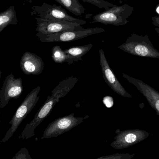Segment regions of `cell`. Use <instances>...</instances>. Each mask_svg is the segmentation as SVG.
Wrapping results in <instances>:
<instances>
[{"label":"cell","mask_w":159,"mask_h":159,"mask_svg":"<svg viewBox=\"0 0 159 159\" xmlns=\"http://www.w3.org/2000/svg\"><path fill=\"white\" fill-rule=\"evenodd\" d=\"M78 81L79 80L76 77L71 76L60 81L52 91V95L47 97L44 104L34 116L33 120L26 125L18 139H27L34 136L36 128L49 116L54 106L60 101V98L66 96Z\"/></svg>","instance_id":"cell-1"},{"label":"cell","mask_w":159,"mask_h":159,"mask_svg":"<svg viewBox=\"0 0 159 159\" xmlns=\"http://www.w3.org/2000/svg\"><path fill=\"white\" fill-rule=\"evenodd\" d=\"M118 48L136 56L159 58V51L154 48L147 34L145 36L131 34Z\"/></svg>","instance_id":"cell-2"},{"label":"cell","mask_w":159,"mask_h":159,"mask_svg":"<svg viewBox=\"0 0 159 159\" xmlns=\"http://www.w3.org/2000/svg\"><path fill=\"white\" fill-rule=\"evenodd\" d=\"M41 89L40 86H38L26 96L9 122L11 125V127L7 131L3 139L1 140V142H6L13 136L21 123L35 107L39 99V94Z\"/></svg>","instance_id":"cell-3"},{"label":"cell","mask_w":159,"mask_h":159,"mask_svg":"<svg viewBox=\"0 0 159 159\" xmlns=\"http://www.w3.org/2000/svg\"><path fill=\"white\" fill-rule=\"evenodd\" d=\"M134 8L129 4L116 6L106 10L93 17L92 23H100L105 25H125L129 23L127 19L133 14Z\"/></svg>","instance_id":"cell-4"},{"label":"cell","mask_w":159,"mask_h":159,"mask_svg":"<svg viewBox=\"0 0 159 159\" xmlns=\"http://www.w3.org/2000/svg\"><path fill=\"white\" fill-rule=\"evenodd\" d=\"M32 15L37 16L39 18L49 20H64L71 23L84 25L86 22L82 19L74 18L68 14L65 9L56 4L43 3L41 6H34L32 8Z\"/></svg>","instance_id":"cell-5"},{"label":"cell","mask_w":159,"mask_h":159,"mask_svg":"<svg viewBox=\"0 0 159 159\" xmlns=\"http://www.w3.org/2000/svg\"><path fill=\"white\" fill-rule=\"evenodd\" d=\"M104 32H105V30L103 28L96 27L93 28L84 29L81 30H71L58 32L48 35L38 33L36 34V36L42 43L56 42H67L84 39L88 36Z\"/></svg>","instance_id":"cell-6"},{"label":"cell","mask_w":159,"mask_h":159,"mask_svg":"<svg viewBox=\"0 0 159 159\" xmlns=\"http://www.w3.org/2000/svg\"><path fill=\"white\" fill-rule=\"evenodd\" d=\"M72 113L55 120L48 125L43 132L41 139L57 137L80 124L83 121L82 117H76Z\"/></svg>","instance_id":"cell-7"},{"label":"cell","mask_w":159,"mask_h":159,"mask_svg":"<svg viewBox=\"0 0 159 159\" xmlns=\"http://www.w3.org/2000/svg\"><path fill=\"white\" fill-rule=\"evenodd\" d=\"M117 135L111 144V147L115 149L126 148L145 140L149 135L148 132L141 129H128L120 131L117 129Z\"/></svg>","instance_id":"cell-8"},{"label":"cell","mask_w":159,"mask_h":159,"mask_svg":"<svg viewBox=\"0 0 159 159\" xmlns=\"http://www.w3.org/2000/svg\"><path fill=\"white\" fill-rule=\"evenodd\" d=\"M36 31L41 34H54L58 32L81 30L84 29L81 25L64 20H49L36 17Z\"/></svg>","instance_id":"cell-9"},{"label":"cell","mask_w":159,"mask_h":159,"mask_svg":"<svg viewBox=\"0 0 159 159\" xmlns=\"http://www.w3.org/2000/svg\"><path fill=\"white\" fill-rule=\"evenodd\" d=\"M24 91L22 78H16L12 73L5 78L0 92V108L5 107L11 99H17Z\"/></svg>","instance_id":"cell-10"},{"label":"cell","mask_w":159,"mask_h":159,"mask_svg":"<svg viewBox=\"0 0 159 159\" xmlns=\"http://www.w3.org/2000/svg\"><path fill=\"white\" fill-rule=\"evenodd\" d=\"M99 56L101 70L105 82L114 92L120 96L123 97L132 98V96L124 88L111 70L103 49L99 50Z\"/></svg>","instance_id":"cell-11"},{"label":"cell","mask_w":159,"mask_h":159,"mask_svg":"<svg viewBox=\"0 0 159 159\" xmlns=\"http://www.w3.org/2000/svg\"><path fill=\"white\" fill-rule=\"evenodd\" d=\"M122 76L127 81L135 86L159 116V92L140 80L130 77L124 73H122Z\"/></svg>","instance_id":"cell-12"},{"label":"cell","mask_w":159,"mask_h":159,"mask_svg":"<svg viewBox=\"0 0 159 159\" xmlns=\"http://www.w3.org/2000/svg\"><path fill=\"white\" fill-rule=\"evenodd\" d=\"M22 71L28 75L41 74L44 69V63L40 57L33 53L25 52L20 60Z\"/></svg>","instance_id":"cell-13"},{"label":"cell","mask_w":159,"mask_h":159,"mask_svg":"<svg viewBox=\"0 0 159 159\" xmlns=\"http://www.w3.org/2000/svg\"><path fill=\"white\" fill-rule=\"evenodd\" d=\"M18 23L15 7L11 6L0 14V33L9 25H16Z\"/></svg>","instance_id":"cell-14"},{"label":"cell","mask_w":159,"mask_h":159,"mask_svg":"<svg viewBox=\"0 0 159 159\" xmlns=\"http://www.w3.org/2000/svg\"><path fill=\"white\" fill-rule=\"evenodd\" d=\"M93 44H87L82 46H76L64 50L65 52L69 55L71 64L79 61H82V57L89 52L93 47Z\"/></svg>","instance_id":"cell-15"},{"label":"cell","mask_w":159,"mask_h":159,"mask_svg":"<svg viewBox=\"0 0 159 159\" xmlns=\"http://www.w3.org/2000/svg\"><path fill=\"white\" fill-rule=\"evenodd\" d=\"M76 16H81L85 9L79 0H54Z\"/></svg>","instance_id":"cell-16"},{"label":"cell","mask_w":159,"mask_h":159,"mask_svg":"<svg viewBox=\"0 0 159 159\" xmlns=\"http://www.w3.org/2000/svg\"><path fill=\"white\" fill-rule=\"evenodd\" d=\"M52 57L55 63L62 64L66 62L68 65H72L69 55L66 53L59 45H56L52 48Z\"/></svg>","instance_id":"cell-17"},{"label":"cell","mask_w":159,"mask_h":159,"mask_svg":"<svg viewBox=\"0 0 159 159\" xmlns=\"http://www.w3.org/2000/svg\"><path fill=\"white\" fill-rule=\"evenodd\" d=\"M84 2L90 3L100 9H105V10H108L111 7L115 6V4L110 3L105 0H82Z\"/></svg>","instance_id":"cell-18"},{"label":"cell","mask_w":159,"mask_h":159,"mask_svg":"<svg viewBox=\"0 0 159 159\" xmlns=\"http://www.w3.org/2000/svg\"><path fill=\"white\" fill-rule=\"evenodd\" d=\"M135 154H130L128 153H119L102 156L98 158V159H132Z\"/></svg>","instance_id":"cell-19"},{"label":"cell","mask_w":159,"mask_h":159,"mask_svg":"<svg viewBox=\"0 0 159 159\" xmlns=\"http://www.w3.org/2000/svg\"><path fill=\"white\" fill-rule=\"evenodd\" d=\"M13 159H31L26 148H22L13 158Z\"/></svg>","instance_id":"cell-20"},{"label":"cell","mask_w":159,"mask_h":159,"mask_svg":"<svg viewBox=\"0 0 159 159\" xmlns=\"http://www.w3.org/2000/svg\"><path fill=\"white\" fill-rule=\"evenodd\" d=\"M103 102L107 108H111L113 106V99L111 97L106 96L103 98Z\"/></svg>","instance_id":"cell-21"},{"label":"cell","mask_w":159,"mask_h":159,"mask_svg":"<svg viewBox=\"0 0 159 159\" xmlns=\"http://www.w3.org/2000/svg\"><path fill=\"white\" fill-rule=\"evenodd\" d=\"M152 24L155 26L159 28V16H154L152 17Z\"/></svg>","instance_id":"cell-22"},{"label":"cell","mask_w":159,"mask_h":159,"mask_svg":"<svg viewBox=\"0 0 159 159\" xmlns=\"http://www.w3.org/2000/svg\"><path fill=\"white\" fill-rule=\"evenodd\" d=\"M155 30H156V32H157V34H158V35L159 36V28H155Z\"/></svg>","instance_id":"cell-23"},{"label":"cell","mask_w":159,"mask_h":159,"mask_svg":"<svg viewBox=\"0 0 159 159\" xmlns=\"http://www.w3.org/2000/svg\"><path fill=\"white\" fill-rule=\"evenodd\" d=\"M113 1H118L120 3H122L123 2L126 1V0H113Z\"/></svg>","instance_id":"cell-24"}]
</instances>
